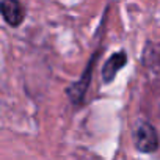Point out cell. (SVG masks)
Returning a JSON list of instances; mask_svg holds the SVG:
<instances>
[{
    "mask_svg": "<svg viewBox=\"0 0 160 160\" xmlns=\"http://www.w3.org/2000/svg\"><path fill=\"white\" fill-rule=\"evenodd\" d=\"M127 64V52L126 50H118L115 52L112 57H108L101 69V75L104 83H110L115 80V77L118 75V72Z\"/></svg>",
    "mask_w": 160,
    "mask_h": 160,
    "instance_id": "cell-4",
    "label": "cell"
},
{
    "mask_svg": "<svg viewBox=\"0 0 160 160\" xmlns=\"http://www.w3.org/2000/svg\"><path fill=\"white\" fill-rule=\"evenodd\" d=\"M99 55H101V50L98 49L90 57V60H88L82 75H80V78H77L75 82H72L68 87V90H66V94H68V98H69V101H71V104L74 107H80V105H83V102H85L87 91H88V88L91 85V80H93V69L96 66V58Z\"/></svg>",
    "mask_w": 160,
    "mask_h": 160,
    "instance_id": "cell-1",
    "label": "cell"
},
{
    "mask_svg": "<svg viewBox=\"0 0 160 160\" xmlns=\"http://www.w3.org/2000/svg\"><path fill=\"white\" fill-rule=\"evenodd\" d=\"M0 16L13 28H18L25 19V8L18 0H2L0 2Z\"/></svg>",
    "mask_w": 160,
    "mask_h": 160,
    "instance_id": "cell-3",
    "label": "cell"
},
{
    "mask_svg": "<svg viewBox=\"0 0 160 160\" xmlns=\"http://www.w3.org/2000/svg\"><path fill=\"white\" fill-rule=\"evenodd\" d=\"M132 138L137 151L141 154H152L160 146L158 133L149 121H137L132 129Z\"/></svg>",
    "mask_w": 160,
    "mask_h": 160,
    "instance_id": "cell-2",
    "label": "cell"
}]
</instances>
